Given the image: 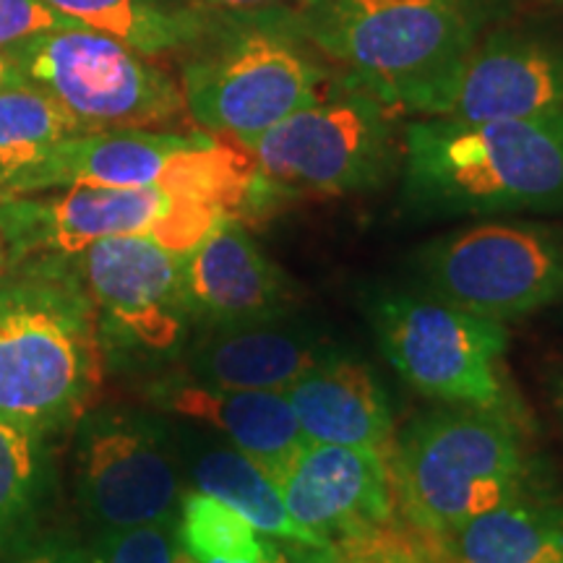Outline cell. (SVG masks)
Masks as SVG:
<instances>
[{
    "mask_svg": "<svg viewBox=\"0 0 563 563\" xmlns=\"http://www.w3.org/2000/svg\"><path fill=\"white\" fill-rule=\"evenodd\" d=\"M287 11L344 84L389 110L443 118L504 0H298Z\"/></svg>",
    "mask_w": 563,
    "mask_h": 563,
    "instance_id": "1",
    "label": "cell"
},
{
    "mask_svg": "<svg viewBox=\"0 0 563 563\" xmlns=\"http://www.w3.org/2000/svg\"><path fill=\"white\" fill-rule=\"evenodd\" d=\"M405 188L433 214L563 207V110L514 121L422 118L402 133Z\"/></svg>",
    "mask_w": 563,
    "mask_h": 563,
    "instance_id": "2",
    "label": "cell"
},
{
    "mask_svg": "<svg viewBox=\"0 0 563 563\" xmlns=\"http://www.w3.org/2000/svg\"><path fill=\"white\" fill-rule=\"evenodd\" d=\"M102 384L97 306L58 264L0 285V420L37 439L79 420Z\"/></svg>",
    "mask_w": 563,
    "mask_h": 563,
    "instance_id": "3",
    "label": "cell"
},
{
    "mask_svg": "<svg viewBox=\"0 0 563 563\" xmlns=\"http://www.w3.org/2000/svg\"><path fill=\"white\" fill-rule=\"evenodd\" d=\"M180 91L188 115L220 136H256L327 97L332 70L295 30L287 9L211 16L180 55Z\"/></svg>",
    "mask_w": 563,
    "mask_h": 563,
    "instance_id": "4",
    "label": "cell"
},
{
    "mask_svg": "<svg viewBox=\"0 0 563 563\" xmlns=\"http://www.w3.org/2000/svg\"><path fill=\"white\" fill-rule=\"evenodd\" d=\"M394 496L428 538L525 496L527 456L506 412L452 405L415 418L389 456Z\"/></svg>",
    "mask_w": 563,
    "mask_h": 563,
    "instance_id": "5",
    "label": "cell"
},
{
    "mask_svg": "<svg viewBox=\"0 0 563 563\" xmlns=\"http://www.w3.org/2000/svg\"><path fill=\"white\" fill-rule=\"evenodd\" d=\"M3 53L21 79L70 112L81 133L154 131L188 112L180 84L167 70L79 21Z\"/></svg>",
    "mask_w": 563,
    "mask_h": 563,
    "instance_id": "6",
    "label": "cell"
},
{
    "mask_svg": "<svg viewBox=\"0 0 563 563\" xmlns=\"http://www.w3.org/2000/svg\"><path fill=\"white\" fill-rule=\"evenodd\" d=\"M238 141V139H235ZM238 144L269 186L344 196L384 183L397 162L389 108L342 81L272 129Z\"/></svg>",
    "mask_w": 563,
    "mask_h": 563,
    "instance_id": "7",
    "label": "cell"
},
{
    "mask_svg": "<svg viewBox=\"0 0 563 563\" xmlns=\"http://www.w3.org/2000/svg\"><path fill=\"white\" fill-rule=\"evenodd\" d=\"M373 327L386 361L402 382L449 405L506 412L498 361L506 350L504 323L483 319L454 302L422 295H384Z\"/></svg>",
    "mask_w": 563,
    "mask_h": 563,
    "instance_id": "8",
    "label": "cell"
},
{
    "mask_svg": "<svg viewBox=\"0 0 563 563\" xmlns=\"http://www.w3.org/2000/svg\"><path fill=\"white\" fill-rule=\"evenodd\" d=\"M426 282L441 300L509 321L563 300V241L525 222H485L426 245Z\"/></svg>",
    "mask_w": 563,
    "mask_h": 563,
    "instance_id": "9",
    "label": "cell"
},
{
    "mask_svg": "<svg viewBox=\"0 0 563 563\" xmlns=\"http://www.w3.org/2000/svg\"><path fill=\"white\" fill-rule=\"evenodd\" d=\"M222 220L228 214L214 203L159 186H68L47 201H0L9 241L37 238L63 256H79L91 243L118 235H146L162 249L188 253Z\"/></svg>",
    "mask_w": 563,
    "mask_h": 563,
    "instance_id": "10",
    "label": "cell"
},
{
    "mask_svg": "<svg viewBox=\"0 0 563 563\" xmlns=\"http://www.w3.org/2000/svg\"><path fill=\"white\" fill-rule=\"evenodd\" d=\"M186 253L162 249L146 235H118L79 253L87 290L121 332L150 350L178 344L191 316L183 277Z\"/></svg>",
    "mask_w": 563,
    "mask_h": 563,
    "instance_id": "11",
    "label": "cell"
},
{
    "mask_svg": "<svg viewBox=\"0 0 563 563\" xmlns=\"http://www.w3.org/2000/svg\"><path fill=\"white\" fill-rule=\"evenodd\" d=\"M81 501L104 530L170 522L178 473L165 441L133 418L97 420L79 454Z\"/></svg>",
    "mask_w": 563,
    "mask_h": 563,
    "instance_id": "12",
    "label": "cell"
},
{
    "mask_svg": "<svg viewBox=\"0 0 563 563\" xmlns=\"http://www.w3.org/2000/svg\"><path fill=\"white\" fill-rule=\"evenodd\" d=\"M555 110H563V34L504 24L475 45L443 118L483 123Z\"/></svg>",
    "mask_w": 563,
    "mask_h": 563,
    "instance_id": "13",
    "label": "cell"
},
{
    "mask_svg": "<svg viewBox=\"0 0 563 563\" xmlns=\"http://www.w3.org/2000/svg\"><path fill=\"white\" fill-rule=\"evenodd\" d=\"M277 485L290 517L327 548L391 519L389 462L376 449L306 443Z\"/></svg>",
    "mask_w": 563,
    "mask_h": 563,
    "instance_id": "14",
    "label": "cell"
},
{
    "mask_svg": "<svg viewBox=\"0 0 563 563\" xmlns=\"http://www.w3.org/2000/svg\"><path fill=\"white\" fill-rule=\"evenodd\" d=\"M207 136H180L167 131H97L76 133L55 144L34 170L16 180L11 196L37 194L47 188L104 186L144 188L167 186L183 154Z\"/></svg>",
    "mask_w": 563,
    "mask_h": 563,
    "instance_id": "15",
    "label": "cell"
},
{
    "mask_svg": "<svg viewBox=\"0 0 563 563\" xmlns=\"http://www.w3.org/2000/svg\"><path fill=\"white\" fill-rule=\"evenodd\" d=\"M183 277L188 311L220 329L277 319L290 300L277 266L230 217L186 253Z\"/></svg>",
    "mask_w": 563,
    "mask_h": 563,
    "instance_id": "16",
    "label": "cell"
},
{
    "mask_svg": "<svg viewBox=\"0 0 563 563\" xmlns=\"http://www.w3.org/2000/svg\"><path fill=\"white\" fill-rule=\"evenodd\" d=\"M308 443L376 449L389 462L394 420L386 394L363 363L323 357L285 389Z\"/></svg>",
    "mask_w": 563,
    "mask_h": 563,
    "instance_id": "17",
    "label": "cell"
},
{
    "mask_svg": "<svg viewBox=\"0 0 563 563\" xmlns=\"http://www.w3.org/2000/svg\"><path fill=\"white\" fill-rule=\"evenodd\" d=\"M162 405L183 418L201 420L220 431L274 483H279L308 443L285 391L222 389L194 382L170 386L162 394Z\"/></svg>",
    "mask_w": 563,
    "mask_h": 563,
    "instance_id": "18",
    "label": "cell"
},
{
    "mask_svg": "<svg viewBox=\"0 0 563 563\" xmlns=\"http://www.w3.org/2000/svg\"><path fill=\"white\" fill-rule=\"evenodd\" d=\"M321 361L316 336L272 319L222 329L196 350L194 373L201 384L222 389L285 391Z\"/></svg>",
    "mask_w": 563,
    "mask_h": 563,
    "instance_id": "19",
    "label": "cell"
},
{
    "mask_svg": "<svg viewBox=\"0 0 563 563\" xmlns=\"http://www.w3.org/2000/svg\"><path fill=\"white\" fill-rule=\"evenodd\" d=\"M443 551L454 563H563V506L519 496L464 522Z\"/></svg>",
    "mask_w": 563,
    "mask_h": 563,
    "instance_id": "20",
    "label": "cell"
},
{
    "mask_svg": "<svg viewBox=\"0 0 563 563\" xmlns=\"http://www.w3.org/2000/svg\"><path fill=\"white\" fill-rule=\"evenodd\" d=\"M63 16L123 42L144 58L180 55L207 32L211 16L175 0H45Z\"/></svg>",
    "mask_w": 563,
    "mask_h": 563,
    "instance_id": "21",
    "label": "cell"
},
{
    "mask_svg": "<svg viewBox=\"0 0 563 563\" xmlns=\"http://www.w3.org/2000/svg\"><path fill=\"white\" fill-rule=\"evenodd\" d=\"M191 473L196 488L241 514L258 532L311 548H327L290 517L279 485L235 446L203 449L196 454Z\"/></svg>",
    "mask_w": 563,
    "mask_h": 563,
    "instance_id": "22",
    "label": "cell"
},
{
    "mask_svg": "<svg viewBox=\"0 0 563 563\" xmlns=\"http://www.w3.org/2000/svg\"><path fill=\"white\" fill-rule=\"evenodd\" d=\"M81 133L70 112L16 74L0 89V196L34 170L63 139Z\"/></svg>",
    "mask_w": 563,
    "mask_h": 563,
    "instance_id": "23",
    "label": "cell"
},
{
    "mask_svg": "<svg viewBox=\"0 0 563 563\" xmlns=\"http://www.w3.org/2000/svg\"><path fill=\"white\" fill-rule=\"evenodd\" d=\"M183 551L194 559H230V561H262L274 551L258 538V530L241 514L232 511L207 493L194 490L183 498L180 522Z\"/></svg>",
    "mask_w": 563,
    "mask_h": 563,
    "instance_id": "24",
    "label": "cell"
},
{
    "mask_svg": "<svg viewBox=\"0 0 563 563\" xmlns=\"http://www.w3.org/2000/svg\"><path fill=\"white\" fill-rule=\"evenodd\" d=\"M32 435L0 420V551L11 543L34 498Z\"/></svg>",
    "mask_w": 563,
    "mask_h": 563,
    "instance_id": "25",
    "label": "cell"
},
{
    "mask_svg": "<svg viewBox=\"0 0 563 563\" xmlns=\"http://www.w3.org/2000/svg\"><path fill=\"white\" fill-rule=\"evenodd\" d=\"M170 522L108 530L97 545L95 563H173Z\"/></svg>",
    "mask_w": 563,
    "mask_h": 563,
    "instance_id": "26",
    "label": "cell"
},
{
    "mask_svg": "<svg viewBox=\"0 0 563 563\" xmlns=\"http://www.w3.org/2000/svg\"><path fill=\"white\" fill-rule=\"evenodd\" d=\"M70 21L74 19L63 16L45 0H0V53L42 32L60 30Z\"/></svg>",
    "mask_w": 563,
    "mask_h": 563,
    "instance_id": "27",
    "label": "cell"
},
{
    "mask_svg": "<svg viewBox=\"0 0 563 563\" xmlns=\"http://www.w3.org/2000/svg\"><path fill=\"white\" fill-rule=\"evenodd\" d=\"M175 3L199 11L203 16H238V13L290 9L298 0H175Z\"/></svg>",
    "mask_w": 563,
    "mask_h": 563,
    "instance_id": "28",
    "label": "cell"
},
{
    "mask_svg": "<svg viewBox=\"0 0 563 563\" xmlns=\"http://www.w3.org/2000/svg\"><path fill=\"white\" fill-rule=\"evenodd\" d=\"M19 563H95V561H89L87 555H84L81 551H76V548L55 543V545L40 548V551L30 553Z\"/></svg>",
    "mask_w": 563,
    "mask_h": 563,
    "instance_id": "29",
    "label": "cell"
},
{
    "mask_svg": "<svg viewBox=\"0 0 563 563\" xmlns=\"http://www.w3.org/2000/svg\"><path fill=\"white\" fill-rule=\"evenodd\" d=\"M13 76H16V68H13V63L9 60V55L0 53V89H3L5 84L13 79Z\"/></svg>",
    "mask_w": 563,
    "mask_h": 563,
    "instance_id": "30",
    "label": "cell"
},
{
    "mask_svg": "<svg viewBox=\"0 0 563 563\" xmlns=\"http://www.w3.org/2000/svg\"><path fill=\"white\" fill-rule=\"evenodd\" d=\"M0 201H3V196H0ZM5 264H9V238H5L3 222H0V277H3Z\"/></svg>",
    "mask_w": 563,
    "mask_h": 563,
    "instance_id": "31",
    "label": "cell"
},
{
    "mask_svg": "<svg viewBox=\"0 0 563 563\" xmlns=\"http://www.w3.org/2000/svg\"><path fill=\"white\" fill-rule=\"evenodd\" d=\"M201 563H282V559H279V553L274 551L272 555H266V559H262V561H230V559H207V561H201Z\"/></svg>",
    "mask_w": 563,
    "mask_h": 563,
    "instance_id": "32",
    "label": "cell"
},
{
    "mask_svg": "<svg viewBox=\"0 0 563 563\" xmlns=\"http://www.w3.org/2000/svg\"><path fill=\"white\" fill-rule=\"evenodd\" d=\"M553 394H555V407H559V412H561V418H563V373H561L559 378H555Z\"/></svg>",
    "mask_w": 563,
    "mask_h": 563,
    "instance_id": "33",
    "label": "cell"
},
{
    "mask_svg": "<svg viewBox=\"0 0 563 563\" xmlns=\"http://www.w3.org/2000/svg\"><path fill=\"white\" fill-rule=\"evenodd\" d=\"M173 563H201L199 559H194L191 553L188 551H175V559H173Z\"/></svg>",
    "mask_w": 563,
    "mask_h": 563,
    "instance_id": "34",
    "label": "cell"
},
{
    "mask_svg": "<svg viewBox=\"0 0 563 563\" xmlns=\"http://www.w3.org/2000/svg\"><path fill=\"white\" fill-rule=\"evenodd\" d=\"M543 3H563V0H543Z\"/></svg>",
    "mask_w": 563,
    "mask_h": 563,
    "instance_id": "35",
    "label": "cell"
},
{
    "mask_svg": "<svg viewBox=\"0 0 563 563\" xmlns=\"http://www.w3.org/2000/svg\"><path fill=\"white\" fill-rule=\"evenodd\" d=\"M332 563H334V561H332Z\"/></svg>",
    "mask_w": 563,
    "mask_h": 563,
    "instance_id": "36",
    "label": "cell"
}]
</instances>
